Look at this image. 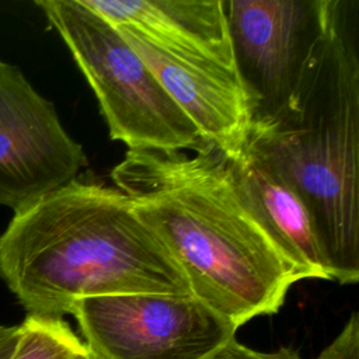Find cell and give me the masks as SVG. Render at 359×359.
Listing matches in <instances>:
<instances>
[{
    "mask_svg": "<svg viewBox=\"0 0 359 359\" xmlns=\"http://www.w3.org/2000/svg\"><path fill=\"white\" fill-rule=\"evenodd\" d=\"M111 177L178 264L192 296L237 328L278 313L304 279L250 213L217 149L202 143L192 157L128 150Z\"/></svg>",
    "mask_w": 359,
    "mask_h": 359,
    "instance_id": "6da1fadb",
    "label": "cell"
},
{
    "mask_svg": "<svg viewBox=\"0 0 359 359\" xmlns=\"http://www.w3.org/2000/svg\"><path fill=\"white\" fill-rule=\"evenodd\" d=\"M0 276L28 316L48 318L95 296L192 294L130 198L79 180L14 213L0 236Z\"/></svg>",
    "mask_w": 359,
    "mask_h": 359,
    "instance_id": "7a4b0ae2",
    "label": "cell"
},
{
    "mask_svg": "<svg viewBox=\"0 0 359 359\" xmlns=\"http://www.w3.org/2000/svg\"><path fill=\"white\" fill-rule=\"evenodd\" d=\"M359 1L331 0L330 20L292 105L250 130L247 147L304 203L331 280H359Z\"/></svg>",
    "mask_w": 359,
    "mask_h": 359,
    "instance_id": "3957f363",
    "label": "cell"
},
{
    "mask_svg": "<svg viewBox=\"0 0 359 359\" xmlns=\"http://www.w3.org/2000/svg\"><path fill=\"white\" fill-rule=\"evenodd\" d=\"M93 88L114 140L128 150H196V126L118 28L81 0H38Z\"/></svg>",
    "mask_w": 359,
    "mask_h": 359,
    "instance_id": "277c9868",
    "label": "cell"
},
{
    "mask_svg": "<svg viewBox=\"0 0 359 359\" xmlns=\"http://www.w3.org/2000/svg\"><path fill=\"white\" fill-rule=\"evenodd\" d=\"M330 8L331 0L224 1L250 130L266 126L292 105L325 35Z\"/></svg>",
    "mask_w": 359,
    "mask_h": 359,
    "instance_id": "5b68a950",
    "label": "cell"
},
{
    "mask_svg": "<svg viewBox=\"0 0 359 359\" xmlns=\"http://www.w3.org/2000/svg\"><path fill=\"white\" fill-rule=\"evenodd\" d=\"M70 314L100 359H205L238 330L192 294L95 296Z\"/></svg>",
    "mask_w": 359,
    "mask_h": 359,
    "instance_id": "8992f818",
    "label": "cell"
},
{
    "mask_svg": "<svg viewBox=\"0 0 359 359\" xmlns=\"http://www.w3.org/2000/svg\"><path fill=\"white\" fill-rule=\"evenodd\" d=\"M86 164L53 104L0 59V205L17 213L77 180Z\"/></svg>",
    "mask_w": 359,
    "mask_h": 359,
    "instance_id": "52a82bcc",
    "label": "cell"
},
{
    "mask_svg": "<svg viewBox=\"0 0 359 359\" xmlns=\"http://www.w3.org/2000/svg\"><path fill=\"white\" fill-rule=\"evenodd\" d=\"M116 28L192 121L205 144L227 157L245 146L250 112L234 65L202 53L158 46L132 28Z\"/></svg>",
    "mask_w": 359,
    "mask_h": 359,
    "instance_id": "ba28073f",
    "label": "cell"
},
{
    "mask_svg": "<svg viewBox=\"0 0 359 359\" xmlns=\"http://www.w3.org/2000/svg\"><path fill=\"white\" fill-rule=\"evenodd\" d=\"M224 158L237 194L283 257L304 279L331 280L311 217L294 191L247 144Z\"/></svg>",
    "mask_w": 359,
    "mask_h": 359,
    "instance_id": "9c48e42d",
    "label": "cell"
},
{
    "mask_svg": "<svg viewBox=\"0 0 359 359\" xmlns=\"http://www.w3.org/2000/svg\"><path fill=\"white\" fill-rule=\"evenodd\" d=\"M153 43L233 63L224 0H81Z\"/></svg>",
    "mask_w": 359,
    "mask_h": 359,
    "instance_id": "30bf717a",
    "label": "cell"
},
{
    "mask_svg": "<svg viewBox=\"0 0 359 359\" xmlns=\"http://www.w3.org/2000/svg\"><path fill=\"white\" fill-rule=\"evenodd\" d=\"M87 348L63 318L28 316L10 359H81Z\"/></svg>",
    "mask_w": 359,
    "mask_h": 359,
    "instance_id": "8fae6325",
    "label": "cell"
},
{
    "mask_svg": "<svg viewBox=\"0 0 359 359\" xmlns=\"http://www.w3.org/2000/svg\"><path fill=\"white\" fill-rule=\"evenodd\" d=\"M316 359H359V316L356 311Z\"/></svg>",
    "mask_w": 359,
    "mask_h": 359,
    "instance_id": "7c38bea8",
    "label": "cell"
},
{
    "mask_svg": "<svg viewBox=\"0 0 359 359\" xmlns=\"http://www.w3.org/2000/svg\"><path fill=\"white\" fill-rule=\"evenodd\" d=\"M205 359H302V356L290 346H282L271 352H264L248 348L233 338Z\"/></svg>",
    "mask_w": 359,
    "mask_h": 359,
    "instance_id": "4fadbf2b",
    "label": "cell"
},
{
    "mask_svg": "<svg viewBox=\"0 0 359 359\" xmlns=\"http://www.w3.org/2000/svg\"><path fill=\"white\" fill-rule=\"evenodd\" d=\"M18 325H0V359H10L17 344Z\"/></svg>",
    "mask_w": 359,
    "mask_h": 359,
    "instance_id": "5bb4252c",
    "label": "cell"
},
{
    "mask_svg": "<svg viewBox=\"0 0 359 359\" xmlns=\"http://www.w3.org/2000/svg\"><path fill=\"white\" fill-rule=\"evenodd\" d=\"M81 359H100L97 355H94V353H91L88 349H87V353L81 358Z\"/></svg>",
    "mask_w": 359,
    "mask_h": 359,
    "instance_id": "9a60e30c",
    "label": "cell"
}]
</instances>
